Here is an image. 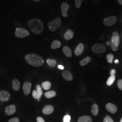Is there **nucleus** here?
Wrapping results in <instances>:
<instances>
[{"label":"nucleus","mask_w":122,"mask_h":122,"mask_svg":"<svg viewBox=\"0 0 122 122\" xmlns=\"http://www.w3.org/2000/svg\"><path fill=\"white\" fill-rule=\"evenodd\" d=\"M28 26L31 31L35 35H39L44 30V24L42 21L37 18L29 20L28 22Z\"/></svg>","instance_id":"f257e3e1"},{"label":"nucleus","mask_w":122,"mask_h":122,"mask_svg":"<svg viewBox=\"0 0 122 122\" xmlns=\"http://www.w3.org/2000/svg\"><path fill=\"white\" fill-rule=\"evenodd\" d=\"M25 58L30 65L35 67H39L44 64V59L35 53L27 54L25 56Z\"/></svg>","instance_id":"f03ea898"},{"label":"nucleus","mask_w":122,"mask_h":122,"mask_svg":"<svg viewBox=\"0 0 122 122\" xmlns=\"http://www.w3.org/2000/svg\"><path fill=\"white\" fill-rule=\"evenodd\" d=\"M120 42L119 35L118 32H114L110 41V46L113 51H117Z\"/></svg>","instance_id":"7ed1b4c3"},{"label":"nucleus","mask_w":122,"mask_h":122,"mask_svg":"<svg viewBox=\"0 0 122 122\" xmlns=\"http://www.w3.org/2000/svg\"><path fill=\"white\" fill-rule=\"evenodd\" d=\"M61 19L59 17H56L52 21L48 22V27L50 30L52 32H55L60 28L61 26Z\"/></svg>","instance_id":"20e7f679"},{"label":"nucleus","mask_w":122,"mask_h":122,"mask_svg":"<svg viewBox=\"0 0 122 122\" xmlns=\"http://www.w3.org/2000/svg\"><path fill=\"white\" fill-rule=\"evenodd\" d=\"M106 47L101 44H95L92 47V52L96 54L104 53L106 52Z\"/></svg>","instance_id":"39448f33"},{"label":"nucleus","mask_w":122,"mask_h":122,"mask_svg":"<svg viewBox=\"0 0 122 122\" xmlns=\"http://www.w3.org/2000/svg\"><path fill=\"white\" fill-rule=\"evenodd\" d=\"M30 32L25 29L22 28H17L15 31V35L19 38H24L30 35Z\"/></svg>","instance_id":"423d86ee"},{"label":"nucleus","mask_w":122,"mask_h":122,"mask_svg":"<svg viewBox=\"0 0 122 122\" xmlns=\"http://www.w3.org/2000/svg\"><path fill=\"white\" fill-rule=\"evenodd\" d=\"M117 18L115 16H111L105 18L103 20L104 24L107 26L113 25L117 21Z\"/></svg>","instance_id":"0eeeda50"},{"label":"nucleus","mask_w":122,"mask_h":122,"mask_svg":"<svg viewBox=\"0 0 122 122\" xmlns=\"http://www.w3.org/2000/svg\"><path fill=\"white\" fill-rule=\"evenodd\" d=\"M10 96L8 92L4 90L0 91V100L2 102H7L10 99Z\"/></svg>","instance_id":"6e6552de"},{"label":"nucleus","mask_w":122,"mask_h":122,"mask_svg":"<svg viewBox=\"0 0 122 122\" xmlns=\"http://www.w3.org/2000/svg\"><path fill=\"white\" fill-rule=\"evenodd\" d=\"M5 110L6 115H13L16 112V107L14 105H10L5 107Z\"/></svg>","instance_id":"1a4fd4ad"},{"label":"nucleus","mask_w":122,"mask_h":122,"mask_svg":"<svg viewBox=\"0 0 122 122\" xmlns=\"http://www.w3.org/2000/svg\"><path fill=\"white\" fill-rule=\"evenodd\" d=\"M61 8L62 15L64 17H67L68 16L67 11L69 8V5L67 3L63 2L61 4Z\"/></svg>","instance_id":"9d476101"},{"label":"nucleus","mask_w":122,"mask_h":122,"mask_svg":"<svg viewBox=\"0 0 122 122\" xmlns=\"http://www.w3.org/2000/svg\"><path fill=\"white\" fill-rule=\"evenodd\" d=\"M105 108L107 111H108L110 113L113 114L116 113L118 110V108L116 107V106L111 103H109L107 104L106 105Z\"/></svg>","instance_id":"9b49d317"},{"label":"nucleus","mask_w":122,"mask_h":122,"mask_svg":"<svg viewBox=\"0 0 122 122\" xmlns=\"http://www.w3.org/2000/svg\"><path fill=\"white\" fill-rule=\"evenodd\" d=\"M31 83L30 82H25L23 86V90L25 96L29 95L30 93Z\"/></svg>","instance_id":"f8f14e48"},{"label":"nucleus","mask_w":122,"mask_h":122,"mask_svg":"<svg viewBox=\"0 0 122 122\" xmlns=\"http://www.w3.org/2000/svg\"><path fill=\"white\" fill-rule=\"evenodd\" d=\"M54 111V107L51 105H47L45 106L43 109V113L44 114L48 115L52 113Z\"/></svg>","instance_id":"ddd939ff"},{"label":"nucleus","mask_w":122,"mask_h":122,"mask_svg":"<svg viewBox=\"0 0 122 122\" xmlns=\"http://www.w3.org/2000/svg\"><path fill=\"white\" fill-rule=\"evenodd\" d=\"M62 76L63 78L67 81H71L73 79L72 75L69 71H64L62 73Z\"/></svg>","instance_id":"4468645a"},{"label":"nucleus","mask_w":122,"mask_h":122,"mask_svg":"<svg viewBox=\"0 0 122 122\" xmlns=\"http://www.w3.org/2000/svg\"><path fill=\"white\" fill-rule=\"evenodd\" d=\"M84 45L80 43L77 46L75 50V54L76 56H79L81 55L84 51Z\"/></svg>","instance_id":"2eb2a0df"},{"label":"nucleus","mask_w":122,"mask_h":122,"mask_svg":"<svg viewBox=\"0 0 122 122\" xmlns=\"http://www.w3.org/2000/svg\"><path fill=\"white\" fill-rule=\"evenodd\" d=\"M12 86L13 90L15 91H19L20 88V84L19 81L17 79H14L12 81Z\"/></svg>","instance_id":"dca6fc26"},{"label":"nucleus","mask_w":122,"mask_h":122,"mask_svg":"<svg viewBox=\"0 0 122 122\" xmlns=\"http://www.w3.org/2000/svg\"><path fill=\"white\" fill-rule=\"evenodd\" d=\"M62 52L67 57H71L72 55V53L71 48L68 46H64L62 48Z\"/></svg>","instance_id":"f3484780"},{"label":"nucleus","mask_w":122,"mask_h":122,"mask_svg":"<svg viewBox=\"0 0 122 122\" xmlns=\"http://www.w3.org/2000/svg\"><path fill=\"white\" fill-rule=\"evenodd\" d=\"M74 36V33L71 30H68L64 35V38L66 40L72 39Z\"/></svg>","instance_id":"a211bd4d"},{"label":"nucleus","mask_w":122,"mask_h":122,"mask_svg":"<svg viewBox=\"0 0 122 122\" xmlns=\"http://www.w3.org/2000/svg\"><path fill=\"white\" fill-rule=\"evenodd\" d=\"M77 122H92V120L91 116L84 115L79 118Z\"/></svg>","instance_id":"6ab92c4d"},{"label":"nucleus","mask_w":122,"mask_h":122,"mask_svg":"<svg viewBox=\"0 0 122 122\" xmlns=\"http://www.w3.org/2000/svg\"><path fill=\"white\" fill-rule=\"evenodd\" d=\"M61 46V42L57 40H55L52 42L51 45V48L52 49H56L60 48Z\"/></svg>","instance_id":"aec40b11"},{"label":"nucleus","mask_w":122,"mask_h":122,"mask_svg":"<svg viewBox=\"0 0 122 122\" xmlns=\"http://www.w3.org/2000/svg\"><path fill=\"white\" fill-rule=\"evenodd\" d=\"M92 60V58L90 57H86L82 60L80 61V64L81 66H85L86 65L89 63L91 62Z\"/></svg>","instance_id":"412c9836"},{"label":"nucleus","mask_w":122,"mask_h":122,"mask_svg":"<svg viewBox=\"0 0 122 122\" xmlns=\"http://www.w3.org/2000/svg\"><path fill=\"white\" fill-rule=\"evenodd\" d=\"M92 113L94 116H97L99 113V107L96 104H94L92 105Z\"/></svg>","instance_id":"4be33fe9"},{"label":"nucleus","mask_w":122,"mask_h":122,"mask_svg":"<svg viewBox=\"0 0 122 122\" xmlns=\"http://www.w3.org/2000/svg\"><path fill=\"white\" fill-rule=\"evenodd\" d=\"M56 92L54 91H51L46 92L44 94L45 97H46L48 99H50L52 97H54L56 96Z\"/></svg>","instance_id":"5701e85b"},{"label":"nucleus","mask_w":122,"mask_h":122,"mask_svg":"<svg viewBox=\"0 0 122 122\" xmlns=\"http://www.w3.org/2000/svg\"><path fill=\"white\" fill-rule=\"evenodd\" d=\"M47 63L49 66L52 68L55 67L57 64V61L54 59H48L47 60Z\"/></svg>","instance_id":"b1692460"},{"label":"nucleus","mask_w":122,"mask_h":122,"mask_svg":"<svg viewBox=\"0 0 122 122\" xmlns=\"http://www.w3.org/2000/svg\"><path fill=\"white\" fill-rule=\"evenodd\" d=\"M51 86V84L48 81H44L43 83H42V87L45 90H48L50 89Z\"/></svg>","instance_id":"393cba45"},{"label":"nucleus","mask_w":122,"mask_h":122,"mask_svg":"<svg viewBox=\"0 0 122 122\" xmlns=\"http://www.w3.org/2000/svg\"><path fill=\"white\" fill-rule=\"evenodd\" d=\"M115 80V76H111L107 81L106 85L108 86H111Z\"/></svg>","instance_id":"a878e982"},{"label":"nucleus","mask_w":122,"mask_h":122,"mask_svg":"<svg viewBox=\"0 0 122 122\" xmlns=\"http://www.w3.org/2000/svg\"><path fill=\"white\" fill-rule=\"evenodd\" d=\"M113 55L111 53H109L106 56V58L108 61V62L109 63H112L113 59Z\"/></svg>","instance_id":"bb28decb"},{"label":"nucleus","mask_w":122,"mask_h":122,"mask_svg":"<svg viewBox=\"0 0 122 122\" xmlns=\"http://www.w3.org/2000/svg\"><path fill=\"white\" fill-rule=\"evenodd\" d=\"M32 96L35 99H37L39 101V99L41 98V96H40L39 94V93L37 92L36 90H34L33 92V93H32Z\"/></svg>","instance_id":"cd10ccee"},{"label":"nucleus","mask_w":122,"mask_h":122,"mask_svg":"<svg viewBox=\"0 0 122 122\" xmlns=\"http://www.w3.org/2000/svg\"><path fill=\"white\" fill-rule=\"evenodd\" d=\"M36 91L40 96H42L43 92V90L42 89V87H41V86L39 85H38L36 86Z\"/></svg>","instance_id":"c85d7f7f"},{"label":"nucleus","mask_w":122,"mask_h":122,"mask_svg":"<svg viewBox=\"0 0 122 122\" xmlns=\"http://www.w3.org/2000/svg\"><path fill=\"white\" fill-rule=\"evenodd\" d=\"M82 1L83 0H75V5L77 8H79L81 7Z\"/></svg>","instance_id":"c756f323"},{"label":"nucleus","mask_w":122,"mask_h":122,"mask_svg":"<svg viewBox=\"0 0 122 122\" xmlns=\"http://www.w3.org/2000/svg\"><path fill=\"white\" fill-rule=\"evenodd\" d=\"M104 122H114L112 118H111L109 115L106 116L104 119Z\"/></svg>","instance_id":"7c9ffc66"},{"label":"nucleus","mask_w":122,"mask_h":122,"mask_svg":"<svg viewBox=\"0 0 122 122\" xmlns=\"http://www.w3.org/2000/svg\"><path fill=\"white\" fill-rule=\"evenodd\" d=\"M71 116L69 115H66L63 118V122H70L71 121Z\"/></svg>","instance_id":"2f4dec72"},{"label":"nucleus","mask_w":122,"mask_h":122,"mask_svg":"<svg viewBox=\"0 0 122 122\" xmlns=\"http://www.w3.org/2000/svg\"><path fill=\"white\" fill-rule=\"evenodd\" d=\"M117 86L118 88L122 91V79H119L118 81L117 82Z\"/></svg>","instance_id":"473e14b6"},{"label":"nucleus","mask_w":122,"mask_h":122,"mask_svg":"<svg viewBox=\"0 0 122 122\" xmlns=\"http://www.w3.org/2000/svg\"><path fill=\"white\" fill-rule=\"evenodd\" d=\"M8 122H20V119L17 117L12 118L9 120Z\"/></svg>","instance_id":"72a5a7b5"},{"label":"nucleus","mask_w":122,"mask_h":122,"mask_svg":"<svg viewBox=\"0 0 122 122\" xmlns=\"http://www.w3.org/2000/svg\"><path fill=\"white\" fill-rule=\"evenodd\" d=\"M37 122H45L44 118L41 117H38L37 118Z\"/></svg>","instance_id":"f704fd0d"},{"label":"nucleus","mask_w":122,"mask_h":122,"mask_svg":"<svg viewBox=\"0 0 122 122\" xmlns=\"http://www.w3.org/2000/svg\"><path fill=\"white\" fill-rule=\"evenodd\" d=\"M115 73H116V70L115 69H112L110 71V74L111 76H115Z\"/></svg>","instance_id":"c9c22d12"},{"label":"nucleus","mask_w":122,"mask_h":122,"mask_svg":"<svg viewBox=\"0 0 122 122\" xmlns=\"http://www.w3.org/2000/svg\"><path fill=\"white\" fill-rule=\"evenodd\" d=\"M58 68L59 69H60V70H63V69H64V66H63L60 65L58 66Z\"/></svg>","instance_id":"e433bc0d"},{"label":"nucleus","mask_w":122,"mask_h":122,"mask_svg":"<svg viewBox=\"0 0 122 122\" xmlns=\"http://www.w3.org/2000/svg\"><path fill=\"white\" fill-rule=\"evenodd\" d=\"M117 1L119 4L122 5V0H117Z\"/></svg>","instance_id":"4c0bfd02"},{"label":"nucleus","mask_w":122,"mask_h":122,"mask_svg":"<svg viewBox=\"0 0 122 122\" xmlns=\"http://www.w3.org/2000/svg\"><path fill=\"white\" fill-rule=\"evenodd\" d=\"M114 62H115V63H116V64H118V62H119V61L117 59H116V60H115V61H114Z\"/></svg>","instance_id":"58836bf2"},{"label":"nucleus","mask_w":122,"mask_h":122,"mask_svg":"<svg viewBox=\"0 0 122 122\" xmlns=\"http://www.w3.org/2000/svg\"><path fill=\"white\" fill-rule=\"evenodd\" d=\"M107 45H110V41H108L107 42Z\"/></svg>","instance_id":"ea45409f"},{"label":"nucleus","mask_w":122,"mask_h":122,"mask_svg":"<svg viewBox=\"0 0 122 122\" xmlns=\"http://www.w3.org/2000/svg\"><path fill=\"white\" fill-rule=\"evenodd\" d=\"M35 2H39L41 0H33Z\"/></svg>","instance_id":"a19ab883"},{"label":"nucleus","mask_w":122,"mask_h":122,"mask_svg":"<svg viewBox=\"0 0 122 122\" xmlns=\"http://www.w3.org/2000/svg\"><path fill=\"white\" fill-rule=\"evenodd\" d=\"M120 122H122V118H121V120H120Z\"/></svg>","instance_id":"79ce46f5"},{"label":"nucleus","mask_w":122,"mask_h":122,"mask_svg":"<svg viewBox=\"0 0 122 122\" xmlns=\"http://www.w3.org/2000/svg\"><path fill=\"white\" fill-rule=\"evenodd\" d=\"M96 0V1H97V0Z\"/></svg>","instance_id":"37998d69"}]
</instances>
